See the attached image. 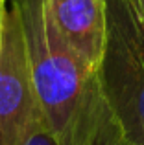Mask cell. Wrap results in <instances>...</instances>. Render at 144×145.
Wrapping results in <instances>:
<instances>
[{"instance_id":"3","label":"cell","mask_w":144,"mask_h":145,"mask_svg":"<svg viewBox=\"0 0 144 145\" xmlns=\"http://www.w3.org/2000/svg\"><path fill=\"white\" fill-rule=\"evenodd\" d=\"M48 17L65 42L92 70H98L107 40L105 0H44Z\"/></svg>"},{"instance_id":"2","label":"cell","mask_w":144,"mask_h":145,"mask_svg":"<svg viewBox=\"0 0 144 145\" xmlns=\"http://www.w3.org/2000/svg\"><path fill=\"white\" fill-rule=\"evenodd\" d=\"M43 108L35 94L20 11L11 0L0 53V145H20Z\"/></svg>"},{"instance_id":"4","label":"cell","mask_w":144,"mask_h":145,"mask_svg":"<svg viewBox=\"0 0 144 145\" xmlns=\"http://www.w3.org/2000/svg\"><path fill=\"white\" fill-rule=\"evenodd\" d=\"M20 145H61V143L55 138L54 132L50 131V127L46 125V120H44L43 114L33 121V125L30 127L28 134L24 136Z\"/></svg>"},{"instance_id":"6","label":"cell","mask_w":144,"mask_h":145,"mask_svg":"<svg viewBox=\"0 0 144 145\" xmlns=\"http://www.w3.org/2000/svg\"><path fill=\"white\" fill-rule=\"evenodd\" d=\"M131 6L135 9V15H137L139 22H141L142 28H144V0H131Z\"/></svg>"},{"instance_id":"1","label":"cell","mask_w":144,"mask_h":145,"mask_svg":"<svg viewBox=\"0 0 144 145\" xmlns=\"http://www.w3.org/2000/svg\"><path fill=\"white\" fill-rule=\"evenodd\" d=\"M107 2V40L98 77L124 145H144V28L131 0Z\"/></svg>"},{"instance_id":"5","label":"cell","mask_w":144,"mask_h":145,"mask_svg":"<svg viewBox=\"0 0 144 145\" xmlns=\"http://www.w3.org/2000/svg\"><path fill=\"white\" fill-rule=\"evenodd\" d=\"M6 13H7V6L2 4L0 6V53H2L4 46V28H6Z\"/></svg>"},{"instance_id":"7","label":"cell","mask_w":144,"mask_h":145,"mask_svg":"<svg viewBox=\"0 0 144 145\" xmlns=\"http://www.w3.org/2000/svg\"><path fill=\"white\" fill-rule=\"evenodd\" d=\"M7 2V0H0V6H2V4H6Z\"/></svg>"}]
</instances>
